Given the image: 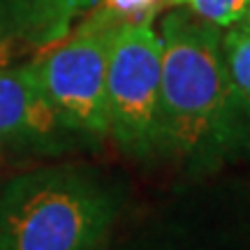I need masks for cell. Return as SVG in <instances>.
<instances>
[{
  "label": "cell",
  "instance_id": "obj_1",
  "mask_svg": "<svg viewBox=\"0 0 250 250\" xmlns=\"http://www.w3.org/2000/svg\"><path fill=\"white\" fill-rule=\"evenodd\" d=\"M162 142L160 151L206 169L239 137V104L220 28L179 7L160 23Z\"/></svg>",
  "mask_w": 250,
  "mask_h": 250
},
{
  "label": "cell",
  "instance_id": "obj_2",
  "mask_svg": "<svg viewBox=\"0 0 250 250\" xmlns=\"http://www.w3.org/2000/svg\"><path fill=\"white\" fill-rule=\"evenodd\" d=\"M118 188L83 165H49L0 188V250H95L121 218Z\"/></svg>",
  "mask_w": 250,
  "mask_h": 250
},
{
  "label": "cell",
  "instance_id": "obj_3",
  "mask_svg": "<svg viewBox=\"0 0 250 250\" xmlns=\"http://www.w3.org/2000/svg\"><path fill=\"white\" fill-rule=\"evenodd\" d=\"M162 51L153 19L121 21L107 61V125L123 151L148 158L162 142Z\"/></svg>",
  "mask_w": 250,
  "mask_h": 250
},
{
  "label": "cell",
  "instance_id": "obj_4",
  "mask_svg": "<svg viewBox=\"0 0 250 250\" xmlns=\"http://www.w3.org/2000/svg\"><path fill=\"white\" fill-rule=\"evenodd\" d=\"M121 19L107 7L62 44L35 58L40 83L67 132L102 139L107 125V61Z\"/></svg>",
  "mask_w": 250,
  "mask_h": 250
},
{
  "label": "cell",
  "instance_id": "obj_5",
  "mask_svg": "<svg viewBox=\"0 0 250 250\" xmlns=\"http://www.w3.org/2000/svg\"><path fill=\"white\" fill-rule=\"evenodd\" d=\"M95 250H213L206 229L204 197L181 188L127 225L118 218Z\"/></svg>",
  "mask_w": 250,
  "mask_h": 250
},
{
  "label": "cell",
  "instance_id": "obj_6",
  "mask_svg": "<svg viewBox=\"0 0 250 250\" xmlns=\"http://www.w3.org/2000/svg\"><path fill=\"white\" fill-rule=\"evenodd\" d=\"M65 130L46 100L35 61L0 67V148L54 139Z\"/></svg>",
  "mask_w": 250,
  "mask_h": 250
},
{
  "label": "cell",
  "instance_id": "obj_7",
  "mask_svg": "<svg viewBox=\"0 0 250 250\" xmlns=\"http://www.w3.org/2000/svg\"><path fill=\"white\" fill-rule=\"evenodd\" d=\"M72 14L54 0H0V67L65 35Z\"/></svg>",
  "mask_w": 250,
  "mask_h": 250
},
{
  "label": "cell",
  "instance_id": "obj_8",
  "mask_svg": "<svg viewBox=\"0 0 250 250\" xmlns=\"http://www.w3.org/2000/svg\"><path fill=\"white\" fill-rule=\"evenodd\" d=\"M223 51L234 88L250 102V33H243L239 28L229 30L223 37Z\"/></svg>",
  "mask_w": 250,
  "mask_h": 250
},
{
  "label": "cell",
  "instance_id": "obj_9",
  "mask_svg": "<svg viewBox=\"0 0 250 250\" xmlns=\"http://www.w3.org/2000/svg\"><path fill=\"white\" fill-rule=\"evenodd\" d=\"M169 7H183L218 28L234 26L246 14L250 0H167Z\"/></svg>",
  "mask_w": 250,
  "mask_h": 250
},
{
  "label": "cell",
  "instance_id": "obj_10",
  "mask_svg": "<svg viewBox=\"0 0 250 250\" xmlns=\"http://www.w3.org/2000/svg\"><path fill=\"white\" fill-rule=\"evenodd\" d=\"M158 0H104V7L116 14L121 21H132V19L151 17L153 7Z\"/></svg>",
  "mask_w": 250,
  "mask_h": 250
},
{
  "label": "cell",
  "instance_id": "obj_11",
  "mask_svg": "<svg viewBox=\"0 0 250 250\" xmlns=\"http://www.w3.org/2000/svg\"><path fill=\"white\" fill-rule=\"evenodd\" d=\"M54 2H58L65 12H70V14H74V12H79V9H86V7H93V5H98L100 0H54Z\"/></svg>",
  "mask_w": 250,
  "mask_h": 250
},
{
  "label": "cell",
  "instance_id": "obj_12",
  "mask_svg": "<svg viewBox=\"0 0 250 250\" xmlns=\"http://www.w3.org/2000/svg\"><path fill=\"white\" fill-rule=\"evenodd\" d=\"M234 26L239 28V30H243V33H250V5L246 9V14L239 19V23H234Z\"/></svg>",
  "mask_w": 250,
  "mask_h": 250
}]
</instances>
